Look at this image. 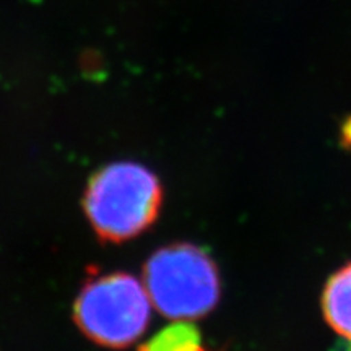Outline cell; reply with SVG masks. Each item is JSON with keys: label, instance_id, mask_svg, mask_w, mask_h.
Instances as JSON below:
<instances>
[{"label": "cell", "instance_id": "1", "mask_svg": "<svg viewBox=\"0 0 351 351\" xmlns=\"http://www.w3.org/2000/svg\"><path fill=\"white\" fill-rule=\"evenodd\" d=\"M163 202L160 179L138 163L104 166L88 182L83 210L99 239L124 243L156 221Z\"/></svg>", "mask_w": 351, "mask_h": 351}, {"label": "cell", "instance_id": "2", "mask_svg": "<svg viewBox=\"0 0 351 351\" xmlns=\"http://www.w3.org/2000/svg\"><path fill=\"white\" fill-rule=\"evenodd\" d=\"M152 306L143 283L125 271H112L93 275L83 285L73 306V317L91 341L122 350L147 330Z\"/></svg>", "mask_w": 351, "mask_h": 351}, {"label": "cell", "instance_id": "3", "mask_svg": "<svg viewBox=\"0 0 351 351\" xmlns=\"http://www.w3.org/2000/svg\"><path fill=\"white\" fill-rule=\"evenodd\" d=\"M143 285L158 313L173 320L199 319L219 300L217 267L191 244L166 245L153 254L143 267Z\"/></svg>", "mask_w": 351, "mask_h": 351}, {"label": "cell", "instance_id": "4", "mask_svg": "<svg viewBox=\"0 0 351 351\" xmlns=\"http://www.w3.org/2000/svg\"><path fill=\"white\" fill-rule=\"evenodd\" d=\"M324 314L333 330L351 341V263L335 274L324 293Z\"/></svg>", "mask_w": 351, "mask_h": 351}, {"label": "cell", "instance_id": "5", "mask_svg": "<svg viewBox=\"0 0 351 351\" xmlns=\"http://www.w3.org/2000/svg\"><path fill=\"white\" fill-rule=\"evenodd\" d=\"M138 351H204V348L197 327L187 320H179L158 332Z\"/></svg>", "mask_w": 351, "mask_h": 351}]
</instances>
